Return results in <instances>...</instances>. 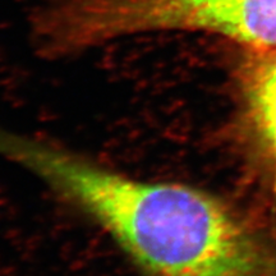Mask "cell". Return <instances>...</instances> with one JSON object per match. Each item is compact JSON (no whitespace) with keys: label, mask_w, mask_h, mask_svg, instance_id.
Wrapping results in <instances>:
<instances>
[{"label":"cell","mask_w":276,"mask_h":276,"mask_svg":"<svg viewBox=\"0 0 276 276\" xmlns=\"http://www.w3.org/2000/svg\"><path fill=\"white\" fill-rule=\"evenodd\" d=\"M236 81L235 139L247 167L276 197V49L248 50Z\"/></svg>","instance_id":"3"},{"label":"cell","mask_w":276,"mask_h":276,"mask_svg":"<svg viewBox=\"0 0 276 276\" xmlns=\"http://www.w3.org/2000/svg\"><path fill=\"white\" fill-rule=\"evenodd\" d=\"M77 22L95 45L137 33L191 31L248 50L276 49V0H78Z\"/></svg>","instance_id":"2"},{"label":"cell","mask_w":276,"mask_h":276,"mask_svg":"<svg viewBox=\"0 0 276 276\" xmlns=\"http://www.w3.org/2000/svg\"><path fill=\"white\" fill-rule=\"evenodd\" d=\"M0 152L80 207L149 276H276V236L222 197L132 178L0 130Z\"/></svg>","instance_id":"1"}]
</instances>
